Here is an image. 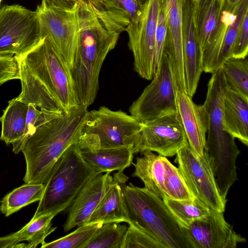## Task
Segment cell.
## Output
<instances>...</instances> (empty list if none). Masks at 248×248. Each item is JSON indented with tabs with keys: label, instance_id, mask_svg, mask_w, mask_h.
I'll return each instance as SVG.
<instances>
[{
	"label": "cell",
	"instance_id": "obj_27",
	"mask_svg": "<svg viewBox=\"0 0 248 248\" xmlns=\"http://www.w3.org/2000/svg\"><path fill=\"white\" fill-rule=\"evenodd\" d=\"M163 200L176 218L185 226L196 219L208 216V206L194 197L189 200H178L165 197Z\"/></svg>",
	"mask_w": 248,
	"mask_h": 248
},
{
	"label": "cell",
	"instance_id": "obj_29",
	"mask_svg": "<svg viewBox=\"0 0 248 248\" xmlns=\"http://www.w3.org/2000/svg\"><path fill=\"white\" fill-rule=\"evenodd\" d=\"M127 228L120 222L104 224L82 248H120Z\"/></svg>",
	"mask_w": 248,
	"mask_h": 248
},
{
	"label": "cell",
	"instance_id": "obj_17",
	"mask_svg": "<svg viewBox=\"0 0 248 248\" xmlns=\"http://www.w3.org/2000/svg\"><path fill=\"white\" fill-rule=\"evenodd\" d=\"M177 111L188 144L197 155L203 156L208 127V116L203 104H195L185 92L175 90Z\"/></svg>",
	"mask_w": 248,
	"mask_h": 248
},
{
	"label": "cell",
	"instance_id": "obj_18",
	"mask_svg": "<svg viewBox=\"0 0 248 248\" xmlns=\"http://www.w3.org/2000/svg\"><path fill=\"white\" fill-rule=\"evenodd\" d=\"M77 143L84 160L99 173L123 172L133 163L135 153L132 146L101 147L80 137Z\"/></svg>",
	"mask_w": 248,
	"mask_h": 248
},
{
	"label": "cell",
	"instance_id": "obj_40",
	"mask_svg": "<svg viewBox=\"0 0 248 248\" xmlns=\"http://www.w3.org/2000/svg\"><path fill=\"white\" fill-rule=\"evenodd\" d=\"M18 231L8 235L0 237V248H27L26 243H20Z\"/></svg>",
	"mask_w": 248,
	"mask_h": 248
},
{
	"label": "cell",
	"instance_id": "obj_1",
	"mask_svg": "<svg viewBox=\"0 0 248 248\" xmlns=\"http://www.w3.org/2000/svg\"><path fill=\"white\" fill-rule=\"evenodd\" d=\"M78 30L71 68L78 103L88 108L94 101L108 54L125 28L116 23L96 0H81L76 9Z\"/></svg>",
	"mask_w": 248,
	"mask_h": 248
},
{
	"label": "cell",
	"instance_id": "obj_23",
	"mask_svg": "<svg viewBox=\"0 0 248 248\" xmlns=\"http://www.w3.org/2000/svg\"><path fill=\"white\" fill-rule=\"evenodd\" d=\"M28 104L16 98L9 101L0 117L1 132L0 140L6 144H13L23 136L25 129Z\"/></svg>",
	"mask_w": 248,
	"mask_h": 248
},
{
	"label": "cell",
	"instance_id": "obj_34",
	"mask_svg": "<svg viewBox=\"0 0 248 248\" xmlns=\"http://www.w3.org/2000/svg\"><path fill=\"white\" fill-rule=\"evenodd\" d=\"M167 34V21L160 1V6L158 14L155 32V74L159 69L162 58L164 54Z\"/></svg>",
	"mask_w": 248,
	"mask_h": 248
},
{
	"label": "cell",
	"instance_id": "obj_25",
	"mask_svg": "<svg viewBox=\"0 0 248 248\" xmlns=\"http://www.w3.org/2000/svg\"><path fill=\"white\" fill-rule=\"evenodd\" d=\"M227 87L248 102V61L231 57L220 67Z\"/></svg>",
	"mask_w": 248,
	"mask_h": 248
},
{
	"label": "cell",
	"instance_id": "obj_31",
	"mask_svg": "<svg viewBox=\"0 0 248 248\" xmlns=\"http://www.w3.org/2000/svg\"><path fill=\"white\" fill-rule=\"evenodd\" d=\"M103 225L102 223H87L78 226L67 235L46 243L41 244L42 248H82Z\"/></svg>",
	"mask_w": 248,
	"mask_h": 248
},
{
	"label": "cell",
	"instance_id": "obj_8",
	"mask_svg": "<svg viewBox=\"0 0 248 248\" xmlns=\"http://www.w3.org/2000/svg\"><path fill=\"white\" fill-rule=\"evenodd\" d=\"M175 163L193 195L216 211L224 212L227 202L220 193L211 160L206 150L196 155L189 144L176 154Z\"/></svg>",
	"mask_w": 248,
	"mask_h": 248
},
{
	"label": "cell",
	"instance_id": "obj_15",
	"mask_svg": "<svg viewBox=\"0 0 248 248\" xmlns=\"http://www.w3.org/2000/svg\"><path fill=\"white\" fill-rule=\"evenodd\" d=\"M182 40L186 93L195 94L202 72V54L196 36L192 0H182Z\"/></svg>",
	"mask_w": 248,
	"mask_h": 248
},
{
	"label": "cell",
	"instance_id": "obj_22",
	"mask_svg": "<svg viewBox=\"0 0 248 248\" xmlns=\"http://www.w3.org/2000/svg\"><path fill=\"white\" fill-rule=\"evenodd\" d=\"M99 222H128L122 188L114 178L87 223Z\"/></svg>",
	"mask_w": 248,
	"mask_h": 248
},
{
	"label": "cell",
	"instance_id": "obj_7",
	"mask_svg": "<svg viewBox=\"0 0 248 248\" xmlns=\"http://www.w3.org/2000/svg\"><path fill=\"white\" fill-rule=\"evenodd\" d=\"M41 39L36 11L18 4L0 6V56H21Z\"/></svg>",
	"mask_w": 248,
	"mask_h": 248
},
{
	"label": "cell",
	"instance_id": "obj_14",
	"mask_svg": "<svg viewBox=\"0 0 248 248\" xmlns=\"http://www.w3.org/2000/svg\"><path fill=\"white\" fill-rule=\"evenodd\" d=\"M167 24L164 53L168 57L176 90L186 92L182 40V0H160Z\"/></svg>",
	"mask_w": 248,
	"mask_h": 248
},
{
	"label": "cell",
	"instance_id": "obj_11",
	"mask_svg": "<svg viewBox=\"0 0 248 248\" xmlns=\"http://www.w3.org/2000/svg\"><path fill=\"white\" fill-rule=\"evenodd\" d=\"M76 9L63 10L42 0L35 10L39 21L41 38H46L71 68L77 45L78 30Z\"/></svg>",
	"mask_w": 248,
	"mask_h": 248
},
{
	"label": "cell",
	"instance_id": "obj_28",
	"mask_svg": "<svg viewBox=\"0 0 248 248\" xmlns=\"http://www.w3.org/2000/svg\"><path fill=\"white\" fill-rule=\"evenodd\" d=\"M235 14L222 10L221 17L209 45L202 53L203 71L212 73L216 71V63L220 51L229 25L235 20Z\"/></svg>",
	"mask_w": 248,
	"mask_h": 248
},
{
	"label": "cell",
	"instance_id": "obj_24",
	"mask_svg": "<svg viewBox=\"0 0 248 248\" xmlns=\"http://www.w3.org/2000/svg\"><path fill=\"white\" fill-rule=\"evenodd\" d=\"M45 185L25 183L7 194L0 202V211L6 217L42 198Z\"/></svg>",
	"mask_w": 248,
	"mask_h": 248
},
{
	"label": "cell",
	"instance_id": "obj_30",
	"mask_svg": "<svg viewBox=\"0 0 248 248\" xmlns=\"http://www.w3.org/2000/svg\"><path fill=\"white\" fill-rule=\"evenodd\" d=\"M165 166L164 187L167 197L178 200H189L193 195L178 168L163 156Z\"/></svg>",
	"mask_w": 248,
	"mask_h": 248
},
{
	"label": "cell",
	"instance_id": "obj_42",
	"mask_svg": "<svg viewBox=\"0 0 248 248\" xmlns=\"http://www.w3.org/2000/svg\"><path fill=\"white\" fill-rule=\"evenodd\" d=\"M223 10L234 14L242 0H221Z\"/></svg>",
	"mask_w": 248,
	"mask_h": 248
},
{
	"label": "cell",
	"instance_id": "obj_13",
	"mask_svg": "<svg viewBox=\"0 0 248 248\" xmlns=\"http://www.w3.org/2000/svg\"><path fill=\"white\" fill-rule=\"evenodd\" d=\"M185 227L193 248H235L246 242L226 221L223 212L212 209L208 216Z\"/></svg>",
	"mask_w": 248,
	"mask_h": 248
},
{
	"label": "cell",
	"instance_id": "obj_6",
	"mask_svg": "<svg viewBox=\"0 0 248 248\" xmlns=\"http://www.w3.org/2000/svg\"><path fill=\"white\" fill-rule=\"evenodd\" d=\"M142 127L131 114L102 106L88 110L80 137L101 147L132 146L135 153Z\"/></svg>",
	"mask_w": 248,
	"mask_h": 248
},
{
	"label": "cell",
	"instance_id": "obj_3",
	"mask_svg": "<svg viewBox=\"0 0 248 248\" xmlns=\"http://www.w3.org/2000/svg\"><path fill=\"white\" fill-rule=\"evenodd\" d=\"M88 112L81 105L63 113L44 111L21 150L26 162L25 183H46L58 158L78 141Z\"/></svg>",
	"mask_w": 248,
	"mask_h": 248
},
{
	"label": "cell",
	"instance_id": "obj_10",
	"mask_svg": "<svg viewBox=\"0 0 248 248\" xmlns=\"http://www.w3.org/2000/svg\"><path fill=\"white\" fill-rule=\"evenodd\" d=\"M175 88L167 55L151 83L129 107L131 115L143 123L177 111Z\"/></svg>",
	"mask_w": 248,
	"mask_h": 248
},
{
	"label": "cell",
	"instance_id": "obj_12",
	"mask_svg": "<svg viewBox=\"0 0 248 248\" xmlns=\"http://www.w3.org/2000/svg\"><path fill=\"white\" fill-rule=\"evenodd\" d=\"M142 124L135 154L149 150L172 157L188 144L177 111Z\"/></svg>",
	"mask_w": 248,
	"mask_h": 248
},
{
	"label": "cell",
	"instance_id": "obj_20",
	"mask_svg": "<svg viewBox=\"0 0 248 248\" xmlns=\"http://www.w3.org/2000/svg\"><path fill=\"white\" fill-rule=\"evenodd\" d=\"M222 10L221 0H192L195 32L202 54L213 37Z\"/></svg>",
	"mask_w": 248,
	"mask_h": 248
},
{
	"label": "cell",
	"instance_id": "obj_41",
	"mask_svg": "<svg viewBox=\"0 0 248 248\" xmlns=\"http://www.w3.org/2000/svg\"><path fill=\"white\" fill-rule=\"evenodd\" d=\"M47 3L65 10H74L81 0H44Z\"/></svg>",
	"mask_w": 248,
	"mask_h": 248
},
{
	"label": "cell",
	"instance_id": "obj_5",
	"mask_svg": "<svg viewBox=\"0 0 248 248\" xmlns=\"http://www.w3.org/2000/svg\"><path fill=\"white\" fill-rule=\"evenodd\" d=\"M100 173L81 156L77 143L68 148L55 163L34 216L66 211L84 186Z\"/></svg>",
	"mask_w": 248,
	"mask_h": 248
},
{
	"label": "cell",
	"instance_id": "obj_21",
	"mask_svg": "<svg viewBox=\"0 0 248 248\" xmlns=\"http://www.w3.org/2000/svg\"><path fill=\"white\" fill-rule=\"evenodd\" d=\"M141 155L136 157L132 163L135 170L132 176L139 178L146 189L159 198L167 197L164 187L165 166L163 156L157 155L152 151L145 150Z\"/></svg>",
	"mask_w": 248,
	"mask_h": 248
},
{
	"label": "cell",
	"instance_id": "obj_19",
	"mask_svg": "<svg viewBox=\"0 0 248 248\" xmlns=\"http://www.w3.org/2000/svg\"><path fill=\"white\" fill-rule=\"evenodd\" d=\"M222 125L225 131L248 146V102L227 85L223 100Z\"/></svg>",
	"mask_w": 248,
	"mask_h": 248
},
{
	"label": "cell",
	"instance_id": "obj_2",
	"mask_svg": "<svg viewBox=\"0 0 248 248\" xmlns=\"http://www.w3.org/2000/svg\"><path fill=\"white\" fill-rule=\"evenodd\" d=\"M14 57L21 83L17 99L54 112L79 106L71 67L46 38L24 55Z\"/></svg>",
	"mask_w": 248,
	"mask_h": 248
},
{
	"label": "cell",
	"instance_id": "obj_9",
	"mask_svg": "<svg viewBox=\"0 0 248 248\" xmlns=\"http://www.w3.org/2000/svg\"><path fill=\"white\" fill-rule=\"evenodd\" d=\"M160 0H147L137 22L125 28L128 46L134 57V70L142 78L152 80L155 74V32Z\"/></svg>",
	"mask_w": 248,
	"mask_h": 248
},
{
	"label": "cell",
	"instance_id": "obj_43",
	"mask_svg": "<svg viewBox=\"0 0 248 248\" xmlns=\"http://www.w3.org/2000/svg\"><path fill=\"white\" fill-rule=\"evenodd\" d=\"M136 1L140 4H142L145 2L146 0H136Z\"/></svg>",
	"mask_w": 248,
	"mask_h": 248
},
{
	"label": "cell",
	"instance_id": "obj_4",
	"mask_svg": "<svg viewBox=\"0 0 248 248\" xmlns=\"http://www.w3.org/2000/svg\"><path fill=\"white\" fill-rule=\"evenodd\" d=\"M121 185L124 206L131 223L159 242L164 248H193L186 227L162 199L145 187L126 184L124 173L114 174Z\"/></svg>",
	"mask_w": 248,
	"mask_h": 248
},
{
	"label": "cell",
	"instance_id": "obj_39",
	"mask_svg": "<svg viewBox=\"0 0 248 248\" xmlns=\"http://www.w3.org/2000/svg\"><path fill=\"white\" fill-rule=\"evenodd\" d=\"M122 9L128 16L130 23L138 21L142 13V9L136 0H118Z\"/></svg>",
	"mask_w": 248,
	"mask_h": 248
},
{
	"label": "cell",
	"instance_id": "obj_33",
	"mask_svg": "<svg viewBox=\"0 0 248 248\" xmlns=\"http://www.w3.org/2000/svg\"><path fill=\"white\" fill-rule=\"evenodd\" d=\"M128 224L120 248H164L149 234L131 223Z\"/></svg>",
	"mask_w": 248,
	"mask_h": 248
},
{
	"label": "cell",
	"instance_id": "obj_35",
	"mask_svg": "<svg viewBox=\"0 0 248 248\" xmlns=\"http://www.w3.org/2000/svg\"><path fill=\"white\" fill-rule=\"evenodd\" d=\"M44 111L37 109V107L32 104H28V110L24 134L19 140L12 144L13 152L15 154H18L21 152L23 144L34 131L37 122Z\"/></svg>",
	"mask_w": 248,
	"mask_h": 248
},
{
	"label": "cell",
	"instance_id": "obj_44",
	"mask_svg": "<svg viewBox=\"0 0 248 248\" xmlns=\"http://www.w3.org/2000/svg\"><path fill=\"white\" fill-rule=\"evenodd\" d=\"M1 1H2V0H0V4Z\"/></svg>",
	"mask_w": 248,
	"mask_h": 248
},
{
	"label": "cell",
	"instance_id": "obj_26",
	"mask_svg": "<svg viewBox=\"0 0 248 248\" xmlns=\"http://www.w3.org/2000/svg\"><path fill=\"white\" fill-rule=\"evenodd\" d=\"M55 217L51 213L33 216L27 224L18 231L21 241L27 242V248L37 247L56 230V227H52L51 223Z\"/></svg>",
	"mask_w": 248,
	"mask_h": 248
},
{
	"label": "cell",
	"instance_id": "obj_16",
	"mask_svg": "<svg viewBox=\"0 0 248 248\" xmlns=\"http://www.w3.org/2000/svg\"><path fill=\"white\" fill-rule=\"evenodd\" d=\"M113 181L110 172L100 173L84 186L66 210L68 215L63 225L65 232L87 223Z\"/></svg>",
	"mask_w": 248,
	"mask_h": 248
},
{
	"label": "cell",
	"instance_id": "obj_38",
	"mask_svg": "<svg viewBox=\"0 0 248 248\" xmlns=\"http://www.w3.org/2000/svg\"><path fill=\"white\" fill-rule=\"evenodd\" d=\"M105 11L115 22L123 27L130 23V19L118 0H97Z\"/></svg>",
	"mask_w": 248,
	"mask_h": 248
},
{
	"label": "cell",
	"instance_id": "obj_37",
	"mask_svg": "<svg viewBox=\"0 0 248 248\" xmlns=\"http://www.w3.org/2000/svg\"><path fill=\"white\" fill-rule=\"evenodd\" d=\"M248 53V13L245 16L235 42L232 57L245 58Z\"/></svg>",
	"mask_w": 248,
	"mask_h": 248
},
{
	"label": "cell",
	"instance_id": "obj_36",
	"mask_svg": "<svg viewBox=\"0 0 248 248\" xmlns=\"http://www.w3.org/2000/svg\"><path fill=\"white\" fill-rule=\"evenodd\" d=\"M20 78L18 64L15 57L0 56V85Z\"/></svg>",
	"mask_w": 248,
	"mask_h": 248
},
{
	"label": "cell",
	"instance_id": "obj_32",
	"mask_svg": "<svg viewBox=\"0 0 248 248\" xmlns=\"http://www.w3.org/2000/svg\"><path fill=\"white\" fill-rule=\"evenodd\" d=\"M248 13V0H242L234 13L236 15L235 20L229 25L227 29L222 46L216 63V71L221 67L227 59L232 57L239 28L245 16Z\"/></svg>",
	"mask_w": 248,
	"mask_h": 248
}]
</instances>
